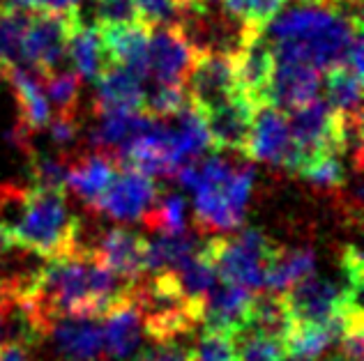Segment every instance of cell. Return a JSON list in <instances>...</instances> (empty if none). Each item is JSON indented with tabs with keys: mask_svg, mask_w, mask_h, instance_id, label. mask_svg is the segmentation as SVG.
Returning a JSON list of instances; mask_svg holds the SVG:
<instances>
[{
	"mask_svg": "<svg viewBox=\"0 0 364 361\" xmlns=\"http://www.w3.org/2000/svg\"><path fill=\"white\" fill-rule=\"evenodd\" d=\"M0 340H3V318H0Z\"/></svg>",
	"mask_w": 364,
	"mask_h": 361,
	"instance_id": "cell-44",
	"label": "cell"
},
{
	"mask_svg": "<svg viewBox=\"0 0 364 361\" xmlns=\"http://www.w3.org/2000/svg\"><path fill=\"white\" fill-rule=\"evenodd\" d=\"M191 60H194V49L187 44L176 23L150 28L148 79L171 85H185Z\"/></svg>",
	"mask_w": 364,
	"mask_h": 361,
	"instance_id": "cell-9",
	"label": "cell"
},
{
	"mask_svg": "<svg viewBox=\"0 0 364 361\" xmlns=\"http://www.w3.org/2000/svg\"><path fill=\"white\" fill-rule=\"evenodd\" d=\"M282 297L289 306L293 322H306V325H325L330 318L348 306V304H360L350 299L341 286L328 279H321L311 274L295 286L282 292Z\"/></svg>",
	"mask_w": 364,
	"mask_h": 361,
	"instance_id": "cell-8",
	"label": "cell"
},
{
	"mask_svg": "<svg viewBox=\"0 0 364 361\" xmlns=\"http://www.w3.org/2000/svg\"><path fill=\"white\" fill-rule=\"evenodd\" d=\"M141 334H143L141 316H139V311L132 306L129 299L118 304L116 309H111L107 316H104L102 343H104V352L111 359H116V361L129 359L139 350Z\"/></svg>",
	"mask_w": 364,
	"mask_h": 361,
	"instance_id": "cell-21",
	"label": "cell"
},
{
	"mask_svg": "<svg viewBox=\"0 0 364 361\" xmlns=\"http://www.w3.org/2000/svg\"><path fill=\"white\" fill-rule=\"evenodd\" d=\"M157 194L159 189L155 177L139 173L134 168H118L109 187L85 210L92 214H107L116 221H141V216L155 203Z\"/></svg>",
	"mask_w": 364,
	"mask_h": 361,
	"instance_id": "cell-7",
	"label": "cell"
},
{
	"mask_svg": "<svg viewBox=\"0 0 364 361\" xmlns=\"http://www.w3.org/2000/svg\"><path fill=\"white\" fill-rule=\"evenodd\" d=\"M0 361H33V357H31V350L23 345L0 340Z\"/></svg>",
	"mask_w": 364,
	"mask_h": 361,
	"instance_id": "cell-41",
	"label": "cell"
},
{
	"mask_svg": "<svg viewBox=\"0 0 364 361\" xmlns=\"http://www.w3.org/2000/svg\"><path fill=\"white\" fill-rule=\"evenodd\" d=\"M134 361H191V348L182 340H161L139 352Z\"/></svg>",
	"mask_w": 364,
	"mask_h": 361,
	"instance_id": "cell-39",
	"label": "cell"
},
{
	"mask_svg": "<svg viewBox=\"0 0 364 361\" xmlns=\"http://www.w3.org/2000/svg\"><path fill=\"white\" fill-rule=\"evenodd\" d=\"M143 81L122 65L109 62L95 79L92 113L104 111H141Z\"/></svg>",
	"mask_w": 364,
	"mask_h": 361,
	"instance_id": "cell-20",
	"label": "cell"
},
{
	"mask_svg": "<svg viewBox=\"0 0 364 361\" xmlns=\"http://www.w3.org/2000/svg\"><path fill=\"white\" fill-rule=\"evenodd\" d=\"M279 361H314V359H309V357H300V355H286V352H282Z\"/></svg>",
	"mask_w": 364,
	"mask_h": 361,
	"instance_id": "cell-42",
	"label": "cell"
},
{
	"mask_svg": "<svg viewBox=\"0 0 364 361\" xmlns=\"http://www.w3.org/2000/svg\"><path fill=\"white\" fill-rule=\"evenodd\" d=\"M72 155L74 152H63V155H58V157L31 152V155H28V161H31L33 187L65 191V177H67V168H70Z\"/></svg>",
	"mask_w": 364,
	"mask_h": 361,
	"instance_id": "cell-32",
	"label": "cell"
},
{
	"mask_svg": "<svg viewBox=\"0 0 364 361\" xmlns=\"http://www.w3.org/2000/svg\"><path fill=\"white\" fill-rule=\"evenodd\" d=\"M5 228L14 246L44 260L88 255L81 249V216L70 212L65 191L26 187L18 212Z\"/></svg>",
	"mask_w": 364,
	"mask_h": 361,
	"instance_id": "cell-1",
	"label": "cell"
},
{
	"mask_svg": "<svg viewBox=\"0 0 364 361\" xmlns=\"http://www.w3.org/2000/svg\"><path fill=\"white\" fill-rule=\"evenodd\" d=\"M191 361H237L233 336L224 331L203 329L196 345L191 348Z\"/></svg>",
	"mask_w": 364,
	"mask_h": 361,
	"instance_id": "cell-33",
	"label": "cell"
},
{
	"mask_svg": "<svg viewBox=\"0 0 364 361\" xmlns=\"http://www.w3.org/2000/svg\"><path fill=\"white\" fill-rule=\"evenodd\" d=\"M348 166L343 164L341 155L334 150H323L318 155H314L300 166L298 175L306 179L311 187L321 189V191H341L343 184L348 182Z\"/></svg>",
	"mask_w": 364,
	"mask_h": 361,
	"instance_id": "cell-26",
	"label": "cell"
},
{
	"mask_svg": "<svg viewBox=\"0 0 364 361\" xmlns=\"http://www.w3.org/2000/svg\"><path fill=\"white\" fill-rule=\"evenodd\" d=\"M141 223L152 233L176 235L187 231V201L180 194H157L155 203L141 216Z\"/></svg>",
	"mask_w": 364,
	"mask_h": 361,
	"instance_id": "cell-28",
	"label": "cell"
},
{
	"mask_svg": "<svg viewBox=\"0 0 364 361\" xmlns=\"http://www.w3.org/2000/svg\"><path fill=\"white\" fill-rule=\"evenodd\" d=\"M254 290L231 283H219L213 286L203 299V329L224 331V334H240L247 327V311L252 301Z\"/></svg>",
	"mask_w": 364,
	"mask_h": 361,
	"instance_id": "cell-19",
	"label": "cell"
},
{
	"mask_svg": "<svg viewBox=\"0 0 364 361\" xmlns=\"http://www.w3.org/2000/svg\"><path fill=\"white\" fill-rule=\"evenodd\" d=\"M277 242L258 228H245L233 235H217L200 244L217 272V279L249 290L263 288V274Z\"/></svg>",
	"mask_w": 364,
	"mask_h": 361,
	"instance_id": "cell-3",
	"label": "cell"
},
{
	"mask_svg": "<svg viewBox=\"0 0 364 361\" xmlns=\"http://www.w3.org/2000/svg\"><path fill=\"white\" fill-rule=\"evenodd\" d=\"M224 5L242 21L263 28L274 14L282 12L286 0H224Z\"/></svg>",
	"mask_w": 364,
	"mask_h": 361,
	"instance_id": "cell-36",
	"label": "cell"
},
{
	"mask_svg": "<svg viewBox=\"0 0 364 361\" xmlns=\"http://www.w3.org/2000/svg\"><path fill=\"white\" fill-rule=\"evenodd\" d=\"M42 90L46 94V101H51L55 111L76 116L81 99V76L74 70L63 67L42 76Z\"/></svg>",
	"mask_w": 364,
	"mask_h": 361,
	"instance_id": "cell-30",
	"label": "cell"
},
{
	"mask_svg": "<svg viewBox=\"0 0 364 361\" xmlns=\"http://www.w3.org/2000/svg\"><path fill=\"white\" fill-rule=\"evenodd\" d=\"M132 3L136 5L141 18L150 28L176 23V18H178V7L171 3V0H132Z\"/></svg>",
	"mask_w": 364,
	"mask_h": 361,
	"instance_id": "cell-40",
	"label": "cell"
},
{
	"mask_svg": "<svg viewBox=\"0 0 364 361\" xmlns=\"http://www.w3.org/2000/svg\"><path fill=\"white\" fill-rule=\"evenodd\" d=\"M254 189V168L217 155L196 161L194 191V231L224 233L245 223L247 203Z\"/></svg>",
	"mask_w": 364,
	"mask_h": 361,
	"instance_id": "cell-2",
	"label": "cell"
},
{
	"mask_svg": "<svg viewBox=\"0 0 364 361\" xmlns=\"http://www.w3.org/2000/svg\"><path fill=\"white\" fill-rule=\"evenodd\" d=\"M146 249L148 240L141 233L116 226L100 233L90 253L118 277L136 281L146 274Z\"/></svg>",
	"mask_w": 364,
	"mask_h": 361,
	"instance_id": "cell-10",
	"label": "cell"
},
{
	"mask_svg": "<svg viewBox=\"0 0 364 361\" xmlns=\"http://www.w3.org/2000/svg\"><path fill=\"white\" fill-rule=\"evenodd\" d=\"M92 14L97 26H118L143 21L132 0H92Z\"/></svg>",
	"mask_w": 364,
	"mask_h": 361,
	"instance_id": "cell-37",
	"label": "cell"
},
{
	"mask_svg": "<svg viewBox=\"0 0 364 361\" xmlns=\"http://www.w3.org/2000/svg\"><path fill=\"white\" fill-rule=\"evenodd\" d=\"M116 173H118L116 159L107 155V152L90 150L88 155L74 152L70 159V168H67L65 191L70 189V194L83 201L85 207H90L104 189L109 187Z\"/></svg>",
	"mask_w": 364,
	"mask_h": 361,
	"instance_id": "cell-18",
	"label": "cell"
},
{
	"mask_svg": "<svg viewBox=\"0 0 364 361\" xmlns=\"http://www.w3.org/2000/svg\"><path fill=\"white\" fill-rule=\"evenodd\" d=\"M178 9H187V7H191V5H196L198 0H171Z\"/></svg>",
	"mask_w": 364,
	"mask_h": 361,
	"instance_id": "cell-43",
	"label": "cell"
},
{
	"mask_svg": "<svg viewBox=\"0 0 364 361\" xmlns=\"http://www.w3.org/2000/svg\"><path fill=\"white\" fill-rule=\"evenodd\" d=\"M31 14L28 9H0V67L21 65V44Z\"/></svg>",
	"mask_w": 364,
	"mask_h": 361,
	"instance_id": "cell-31",
	"label": "cell"
},
{
	"mask_svg": "<svg viewBox=\"0 0 364 361\" xmlns=\"http://www.w3.org/2000/svg\"><path fill=\"white\" fill-rule=\"evenodd\" d=\"M97 318L85 316H63L51 322L49 334L55 355L63 361H97L104 352L102 343V325Z\"/></svg>",
	"mask_w": 364,
	"mask_h": 361,
	"instance_id": "cell-15",
	"label": "cell"
},
{
	"mask_svg": "<svg viewBox=\"0 0 364 361\" xmlns=\"http://www.w3.org/2000/svg\"><path fill=\"white\" fill-rule=\"evenodd\" d=\"M321 74L309 62L302 60H274V72L267 88V104L284 113L302 106L318 97Z\"/></svg>",
	"mask_w": 364,
	"mask_h": 361,
	"instance_id": "cell-11",
	"label": "cell"
},
{
	"mask_svg": "<svg viewBox=\"0 0 364 361\" xmlns=\"http://www.w3.org/2000/svg\"><path fill=\"white\" fill-rule=\"evenodd\" d=\"M189 104L185 85H171L146 79L143 81V106L141 111L155 120L173 118Z\"/></svg>",
	"mask_w": 364,
	"mask_h": 361,
	"instance_id": "cell-29",
	"label": "cell"
},
{
	"mask_svg": "<svg viewBox=\"0 0 364 361\" xmlns=\"http://www.w3.org/2000/svg\"><path fill=\"white\" fill-rule=\"evenodd\" d=\"M289 120V131L293 143L298 145L302 155V164L309 157L318 155L323 150H332L330 131H332V109L328 101L314 97L302 106L286 113ZM339 155V152H337Z\"/></svg>",
	"mask_w": 364,
	"mask_h": 361,
	"instance_id": "cell-17",
	"label": "cell"
},
{
	"mask_svg": "<svg viewBox=\"0 0 364 361\" xmlns=\"http://www.w3.org/2000/svg\"><path fill=\"white\" fill-rule=\"evenodd\" d=\"M325 101L337 113H362V79L343 65L325 70Z\"/></svg>",
	"mask_w": 364,
	"mask_h": 361,
	"instance_id": "cell-27",
	"label": "cell"
},
{
	"mask_svg": "<svg viewBox=\"0 0 364 361\" xmlns=\"http://www.w3.org/2000/svg\"><path fill=\"white\" fill-rule=\"evenodd\" d=\"M79 23H83L81 7L67 12H51V9L33 12L21 44V65H28L40 76L63 70L65 62H70L67 42Z\"/></svg>",
	"mask_w": 364,
	"mask_h": 361,
	"instance_id": "cell-4",
	"label": "cell"
},
{
	"mask_svg": "<svg viewBox=\"0 0 364 361\" xmlns=\"http://www.w3.org/2000/svg\"><path fill=\"white\" fill-rule=\"evenodd\" d=\"M67 60L83 81H95L109 65L97 23H79L67 42Z\"/></svg>",
	"mask_w": 364,
	"mask_h": 361,
	"instance_id": "cell-24",
	"label": "cell"
},
{
	"mask_svg": "<svg viewBox=\"0 0 364 361\" xmlns=\"http://www.w3.org/2000/svg\"><path fill=\"white\" fill-rule=\"evenodd\" d=\"M233 340L237 350V361H279L284 352L282 343L258 336L249 329H242L240 334H235Z\"/></svg>",
	"mask_w": 364,
	"mask_h": 361,
	"instance_id": "cell-34",
	"label": "cell"
},
{
	"mask_svg": "<svg viewBox=\"0 0 364 361\" xmlns=\"http://www.w3.org/2000/svg\"><path fill=\"white\" fill-rule=\"evenodd\" d=\"M200 249L196 233L187 228L185 233L159 235L148 242L146 249V272H173L182 262H187L191 255Z\"/></svg>",
	"mask_w": 364,
	"mask_h": 361,
	"instance_id": "cell-25",
	"label": "cell"
},
{
	"mask_svg": "<svg viewBox=\"0 0 364 361\" xmlns=\"http://www.w3.org/2000/svg\"><path fill=\"white\" fill-rule=\"evenodd\" d=\"M254 109V104H249L242 94H235L222 106L203 113L210 145L215 152H240L245 155Z\"/></svg>",
	"mask_w": 364,
	"mask_h": 361,
	"instance_id": "cell-13",
	"label": "cell"
},
{
	"mask_svg": "<svg viewBox=\"0 0 364 361\" xmlns=\"http://www.w3.org/2000/svg\"><path fill=\"white\" fill-rule=\"evenodd\" d=\"M233 67L237 79V92L254 106L267 101V88H270V79L274 72V53L263 33L252 37L233 55Z\"/></svg>",
	"mask_w": 364,
	"mask_h": 361,
	"instance_id": "cell-12",
	"label": "cell"
},
{
	"mask_svg": "<svg viewBox=\"0 0 364 361\" xmlns=\"http://www.w3.org/2000/svg\"><path fill=\"white\" fill-rule=\"evenodd\" d=\"M187 97L200 116L217 106H222L228 99H233L237 92V79L233 67V55L200 51L194 53L191 67L187 72Z\"/></svg>",
	"mask_w": 364,
	"mask_h": 361,
	"instance_id": "cell-6",
	"label": "cell"
},
{
	"mask_svg": "<svg viewBox=\"0 0 364 361\" xmlns=\"http://www.w3.org/2000/svg\"><path fill=\"white\" fill-rule=\"evenodd\" d=\"M51 134V140L58 148H63L65 152H70L76 140L81 136V125H79V118L76 116H70V113H58L55 118L49 120V125H46Z\"/></svg>",
	"mask_w": 364,
	"mask_h": 361,
	"instance_id": "cell-38",
	"label": "cell"
},
{
	"mask_svg": "<svg viewBox=\"0 0 364 361\" xmlns=\"http://www.w3.org/2000/svg\"><path fill=\"white\" fill-rule=\"evenodd\" d=\"M339 267H341V277H343V283H341L343 292H346L350 299L360 301L362 286H364V258L355 244H346L341 249Z\"/></svg>",
	"mask_w": 364,
	"mask_h": 361,
	"instance_id": "cell-35",
	"label": "cell"
},
{
	"mask_svg": "<svg viewBox=\"0 0 364 361\" xmlns=\"http://www.w3.org/2000/svg\"><path fill=\"white\" fill-rule=\"evenodd\" d=\"M316 272V255L311 246H282L277 244L272 258L267 260L263 274V288L284 292L298 281Z\"/></svg>",
	"mask_w": 364,
	"mask_h": 361,
	"instance_id": "cell-22",
	"label": "cell"
},
{
	"mask_svg": "<svg viewBox=\"0 0 364 361\" xmlns=\"http://www.w3.org/2000/svg\"><path fill=\"white\" fill-rule=\"evenodd\" d=\"M104 55L113 65H122L141 81L148 79V40L150 26L146 21L118 23V26H97Z\"/></svg>",
	"mask_w": 364,
	"mask_h": 361,
	"instance_id": "cell-16",
	"label": "cell"
},
{
	"mask_svg": "<svg viewBox=\"0 0 364 361\" xmlns=\"http://www.w3.org/2000/svg\"><path fill=\"white\" fill-rule=\"evenodd\" d=\"M0 79L9 83L14 92L18 106V122L31 134H37L40 129H46L51 120V106L46 101L42 90V76L23 65H3L0 67Z\"/></svg>",
	"mask_w": 364,
	"mask_h": 361,
	"instance_id": "cell-14",
	"label": "cell"
},
{
	"mask_svg": "<svg viewBox=\"0 0 364 361\" xmlns=\"http://www.w3.org/2000/svg\"><path fill=\"white\" fill-rule=\"evenodd\" d=\"M293 327V318L289 313V306L282 297V292L274 290H258L252 294L247 311V327L258 336H265L277 343H284Z\"/></svg>",
	"mask_w": 364,
	"mask_h": 361,
	"instance_id": "cell-23",
	"label": "cell"
},
{
	"mask_svg": "<svg viewBox=\"0 0 364 361\" xmlns=\"http://www.w3.org/2000/svg\"><path fill=\"white\" fill-rule=\"evenodd\" d=\"M245 155L252 161H261V164L284 168L286 173L298 175L302 166V155L291 138L289 120H286L284 111L267 101L258 104L254 109Z\"/></svg>",
	"mask_w": 364,
	"mask_h": 361,
	"instance_id": "cell-5",
	"label": "cell"
}]
</instances>
